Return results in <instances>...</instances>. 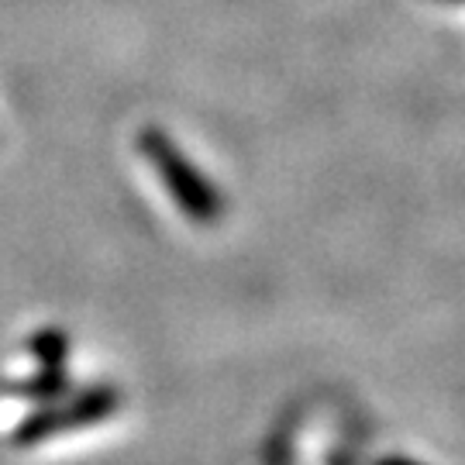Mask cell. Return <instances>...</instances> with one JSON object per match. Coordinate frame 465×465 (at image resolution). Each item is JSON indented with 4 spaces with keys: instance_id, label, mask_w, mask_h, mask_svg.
Segmentation results:
<instances>
[{
    "instance_id": "obj_3",
    "label": "cell",
    "mask_w": 465,
    "mask_h": 465,
    "mask_svg": "<svg viewBox=\"0 0 465 465\" xmlns=\"http://www.w3.org/2000/svg\"><path fill=\"white\" fill-rule=\"evenodd\" d=\"M380 465H417V462H407V459H386V462Z\"/></svg>"
},
{
    "instance_id": "obj_2",
    "label": "cell",
    "mask_w": 465,
    "mask_h": 465,
    "mask_svg": "<svg viewBox=\"0 0 465 465\" xmlns=\"http://www.w3.org/2000/svg\"><path fill=\"white\" fill-rule=\"evenodd\" d=\"M121 407V397L114 390L100 386V390H86L80 397H73L63 407H52V411H42V414L28 417L15 434L17 449H28V445H38V441H49V438H59V434L80 431V428H90V424H100L104 417H111Z\"/></svg>"
},
{
    "instance_id": "obj_4",
    "label": "cell",
    "mask_w": 465,
    "mask_h": 465,
    "mask_svg": "<svg viewBox=\"0 0 465 465\" xmlns=\"http://www.w3.org/2000/svg\"><path fill=\"white\" fill-rule=\"evenodd\" d=\"M459 4H465V0H459Z\"/></svg>"
},
{
    "instance_id": "obj_1",
    "label": "cell",
    "mask_w": 465,
    "mask_h": 465,
    "mask_svg": "<svg viewBox=\"0 0 465 465\" xmlns=\"http://www.w3.org/2000/svg\"><path fill=\"white\" fill-rule=\"evenodd\" d=\"M138 149H142V155L149 159L152 166L159 169V180L166 183V190L173 193V200L180 203V211L186 217L207 224V221H214L221 214L224 203H221V193L214 190V183L207 176H200V169L169 142L166 134L155 132V128L142 132L138 134Z\"/></svg>"
}]
</instances>
